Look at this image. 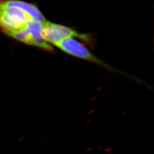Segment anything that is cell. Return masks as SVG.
Here are the masks:
<instances>
[{"label": "cell", "mask_w": 154, "mask_h": 154, "mask_svg": "<svg viewBox=\"0 0 154 154\" xmlns=\"http://www.w3.org/2000/svg\"><path fill=\"white\" fill-rule=\"evenodd\" d=\"M32 19L22 9L7 6L0 0V29L6 34L23 28Z\"/></svg>", "instance_id": "1"}, {"label": "cell", "mask_w": 154, "mask_h": 154, "mask_svg": "<svg viewBox=\"0 0 154 154\" xmlns=\"http://www.w3.org/2000/svg\"><path fill=\"white\" fill-rule=\"evenodd\" d=\"M43 37L48 43L56 46L62 41L77 37L88 41L90 39L88 35L81 34L66 26L46 21L44 22Z\"/></svg>", "instance_id": "2"}, {"label": "cell", "mask_w": 154, "mask_h": 154, "mask_svg": "<svg viewBox=\"0 0 154 154\" xmlns=\"http://www.w3.org/2000/svg\"><path fill=\"white\" fill-rule=\"evenodd\" d=\"M56 46L69 55L98 64L112 72L122 73L100 60L92 54L82 42L74 38L65 39L57 45Z\"/></svg>", "instance_id": "3"}, {"label": "cell", "mask_w": 154, "mask_h": 154, "mask_svg": "<svg viewBox=\"0 0 154 154\" xmlns=\"http://www.w3.org/2000/svg\"><path fill=\"white\" fill-rule=\"evenodd\" d=\"M26 27L29 35V44L49 51H52L53 50V47L44 38V22L32 19L26 25Z\"/></svg>", "instance_id": "4"}, {"label": "cell", "mask_w": 154, "mask_h": 154, "mask_svg": "<svg viewBox=\"0 0 154 154\" xmlns=\"http://www.w3.org/2000/svg\"><path fill=\"white\" fill-rule=\"evenodd\" d=\"M7 6L18 8L27 13L34 20L40 22L46 21L44 16L38 9V8L32 4L23 1L22 0H1Z\"/></svg>", "instance_id": "5"}]
</instances>
